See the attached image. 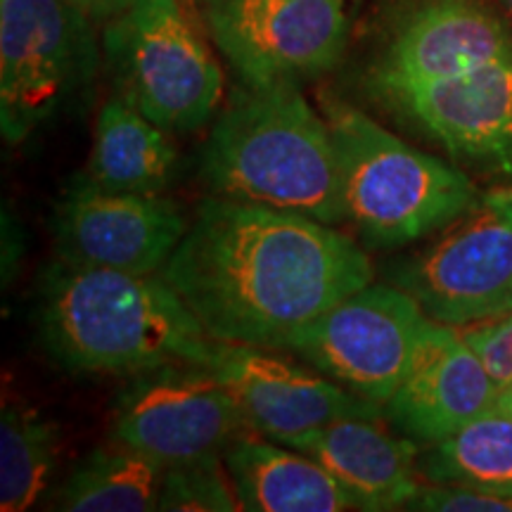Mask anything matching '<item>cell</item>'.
I'll return each instance as SVG.
<instances>
[{
    "instance_id": "cell-2",
    "label": "cell",
    "mask_w": 512,
    "mask_h": 512,
    "mask_svg": "<svg viewBox=\"0 0 512 512\" xmlns=\"http://www.w3.org/2000/svg\"><path fill=\"white\" fill-rule=\"evenodd\" d=\"M36 330L62 368L81 375H138L209 366L216 339L162 275L76 266L57 259L41 275Z\"/></svg>"
},
{
    "instance_id": "cell-24",
    "label": "cell",
    "mask_w": 512,
    "mask_h": 512,
    "mask_svg": "<svg viewBox=\"0 0 512 512\" xmlns=\"http://www.w3.org/2000/svg\"><path fill=\"white\" fill-rule=\"evenodd\" d=\"M465 342L482 358L484 368L494 377L498 389L512 382V311L505 316L482 320L460 328Z\"/></svg>"
},
{
    "instance_id": "cell-15",
    "label": "cell",
    "mask_w": 512,
    "mask_h": 512,
    "mask_svg": "<svg viewBox=\"0 0 512 512\" xmlns=\"http://www.w3.org/2000/svg\"><path fill=\"white\" fill-rule=\"evenodd\" d=\"M498 384L451 325H434L411 373L384 403L394 432L430 446L496 411Z\"/></svg>"
},
{
    "instance_id": "cell-11",
    "label": "cell",
    "mask_w": 512,
    "mask_h": 512,
    "mask_svg": "<svg viewBox=\"0 0 512 512\" xmlns=\"http://www.w3.org/2000/svg\"><path fill=\"white\" fill-rule=\"evenodd\" d=\"M368 102L467 174L512 181V57Z\"/></svg>"
},
{
    "instance_id": "cell-6",
    "label": "cell",
    "mask_w": 512,
    "mask_h": 512,
    "mask_svg": "<svg viewBox=\"0 0 512 512\" xmlns=\"http://www.w3.org/2000/svg\"><path fill=\"white\" fill-rule=\"evenodd\" d=\"M432 320L467 328L512 311V185L482 200L434 233L418 252L384 266Z\"/></svg>"
},
{
    "instance_id": "cell-22",
    "label": "cell",
    "mask_w": 512,
    "mask_h": 512,
    "mask_svg": "<svg viewBox=\"0 0 512 512\" xmlns=\"http://www.w3.org/2000/svg\"><path fill=\"white\" fill-rule=\"evenodd\" d=\"M159 510L164 512H235L242 510L223 456L169 467L164 472Z\"/></svg>"
},
{
    "instance_id": "cell-7",
    "label": "cell",
    "mask_w": 512,
    "mask_h": 512,
    "mask_svg": "<svg viewBox=\"0 0 512 512\" xmlns=\"http://www.w3.org/2000/svg\"><path fill=\"white\" fill-rule=\"evenodd\" d=\"M434 325L411 294L387 280L349 294L280 351L384 406L413 370Z\"/></svg>"
},
{
    "instance_id": "cell-1",
    "label": "cell",
    "mask_w": 512,
    "mask_h": 512,
    "mask_svg": "<svg viewBox=\"0 0 512 512\" xmlns=\"http://www.w3.org/2000/svg\"><path fill=\"white\" fill-rule=\"evenodd\" d=\"M159 275L216 342L283 349L373 283L375 268L366 247L337 226L214 195Z\"/></svg>"
},
{
    "instance_id": "cell-5",
    "label": "cell",
    "mask_w": 512,
    "mask_h": 512,
    "mask_svg": "<svg viewBox=\"0 0 512 512\" xmlns=\"http://www.w3.org/2000/svg\"><path fill=\"white\" fill-rule=\"evenodd\" d=\"M102 43L121 98L164 131L188 136L219 110L221 67L178 0H128Z\"/></svg>"
},
{
    "instance_id": "cell-18",
    "label": "cell",
    "mask_w": 512,
    "mask_h": 512,
    "mask_svg": "<svg viewBox=\"0 0 512 512\" xmlns=\"http://www.w3.org/2000/svg\"><path fill=\"white\" fill-rule=\"evenodd\" d=\"M178 164L171 133L119 98L107 100L95 119L86 174L107 190L162 195Z\"/></svg>"
},
{
    "instance_id": "cell-23",
    "label": "cell",
    "mask_w": 512,
    "mask_h": 512,
    "mask_svg": "<svg viewBox=\"0 0 512 512\" xmlns=\"http://www.w3.org/2000/svg\"><path fill=\"white\" fill-rule=\"evenodd\" d=\"M406 510L432 512H512V496L458 484H422Z\"/></svg>"
},
{
    "instance_id": "cell-20",
    "label": "cell",
    "mask_w": 512,
    "mask_h": 512,
    "mask_svg": "<svg viewBox=\"0 0 512 512\" xmlns=\"http://www.w3.org/2000/svg\"><path fill=\"white\" fill-rule=\"evenodd\" d=\"M422 479L512 496V418L491 411L418 456Z\"/></svg>"
},
{
    "instance_id": "cell-25",
    "label": "cell",
    "mask_w": 512,
    "mask_h": 512,
    "mask_svg": "<svg viewBox=\"0 0 512 512\" xmlns=\"http://www.w3.org/2000/svg\"><path fill=\"white\" fill-rule=\"evenodd\" d=\"M72 3L79 5L93 22L105 24L107 19H112L121 8H124L128 0H72Z\"/></svg>"
},
{
    "instance_id": "cell-8",
    "label": "cell",
    "mask_w": 512,
    "mask_h": 512,
    "mask_svg": "<svg viewBox=\"0 0 512 512\" xmlns=\"http://www.w3.org/2000/svg\"><path fill=\"white\" fill-rule=\"evenodd\" d=\"M93 19L72 0H0V128L19 145L91 83Z\"/></svg>"
},
{
    "instance_id": "cell-19",
    "label": "cell",
    "mask_w": 512,
    "mask_h": 512,
    "mask_svg": "<svg viewBox=\"0 0 512 512\" xmlns=\"http://www.w3.org/2000/svg\"><path fill=\"white\" fill-rule=\"evenodd\" d=\"M164 467L136 448L112 441L88 453L64 482L55 508L67 512L159 510Z\"/></svg>"
},
{
    "instance_id": "cell-14",
    "label": "cell",
    "mask_w": 512,
    "mask_h": 512,
    "mask_svg": "<svg viewBox=\"0 0 512 512\" xmlns=\"http://www.w3.org/2000/svg\"><path fill=\"white\" fill-rule=\"evenodd\" d=\"M209 368L238 399L247 427L271 441L349 418L387 420L384 406L363 399L280 349L216 342Z\"/></svg>"
},
{
    "instance_id": "cell-10",
    "label": "cell",
    "mask_w": 512,
    "mask_h": 512,
    "mask_svg": "<svg viewBox=\"0 0 512 512\" xmlns=\"http://www.w3.org/2000/svg\"><path fill=\"white\" fill-rule=\"evenodd\" d=\"M254 434L238 399L209 366L176 363L133 375L117 396L112 439L157 460L164 470L226 456Z\"/></svg>"
},
{
    "instance_id": "cell-21",
    "label": "cell",
    "mask_w": 512,
    "mask_h": 512,
    "mask_svg": "<svg viewBox=\"0 0 512 512\" xmlns=\"http://www.w3.org/2000/svg\"><path fill=\"white\" fill-rule=\"evenodd\" d=\"M60 456V427L29 403L5 399L0 413V510L24 512L46 494Z\"/></svg>"
},
{
    "instance_id": "cell-16",
    "label": "cell",
    "mask_w": 512,
    "mask_h": 512,
    "mask_svg": "<svg viewBox=\"0 0 512 512\" xmlns=\"http://www.w3.org/2000/svg\"><path fill=\"white\" fill-rule=\"evenodd\" d=\"M278 444L318 460L342 484L356 510H406L422 486L420 444L384 430L382 420H339Z\"/></svg>"
},
{
    "instance_id": "cell-13",
    "label": "cell",
    "mask_w": 512,
    "mask_h": 512,
    "mask_svg": "<svg viewBox=\"0 0 512 512\" xmlns=\"http://www.w3.org/2000/svg\"><path fill=\"white\" fill-rule=\"evenodd\" d=\"M188 228L169 197L107 190L86 171L69 178L50 211L57 259L133 275L162 273Z\"/></svg>"
},
{
    "instance_id": "cell-4",
    "label": "cell",
    "mask_w": 512,
    "mask_h": 512,
    "mask_svg": "<svg viewBox=\"0 0 512 512\" xmlns=\"http://www.w3.org/2000/svg\"><path fill=\"white\" fill-rule=\"evenodd\" d=\"M320 112L337 145L347 223L366 249L394 252L432 238L482 200L465 169L411 145L361 107L320 93Z\"/></svg>"
},
{
    "instance_id": "cell-3",
    "label": "cell",
    "mask_w": 512,
    "mask_h": 512,
    "mask_svg": "<svg viewBox=\"0 0 512 512\" xmlns=\"http://www.w3.org/2000/svg\"><path fill=\"white\" fill-rule=\"evenodd\" d=\"M200 162L214 195L347 223L335 138L294 83H242L211 126Z\"/></svg>"
},
{
    "instance_id": "cell-12",
    "label": "cell",
    "mask_w": 512,
    "mask_h": 512,
    "mask_svg": "<svg viewBox=\"0 0 512 512\" xmlns=\"http://www.w3.org/2000/svg\"><path fill=\"white\" fill-rule=\"evenodd\" d=\"M512 57V19L486 0H406L363 64L366 98Z\"/></svg>"
},
{
    "instance_id": "cell-26",
    "label": "cell",
    "mask_w": 512,
    "mask_h": 512,
    "mask_svg": "<svg viewBox=\"0 0 512 512\" xmlns=\"http://www.w3.org/2000/svg\"><path fill=\"white\" fill-rule=\"evenodd\" d=\"M496 411L503 413V415H508V418H512V382L505 384L501 392H498Z\"/></svg>"
},
{
    "instance_id": "cell-27",
    "label": "cell",
    "mask_w": 512,
    "mask_h": 512,
    "mask_svg": "<svg viewBox=\"0 0 512 512\" xmlns=\"http://www.w3.org/2000/svg\"><path fill=\"white\" fill-rule=\"evenodd\" d=\"M498 5H501V8L505 10V15H508L510 19H512V0H496Z\"/></svg>"
},
{
    "instance_id": "cell-17",
    "label": "cell",
    "mask_w": 512,
    "mask_h": 512,
    "mask_svg": "<svg viewBox=\"0 0 512 512\" xmlns=\"http://www.w3.org/2000/svg\"><path fill=\"white\" fill-rule=\"evenodd\" d=\"M242 510L249 512H344L356 510L342 484L297 448L278 441H235L223 456Z\"/></svg>"
},
{
    "instance_id": "cell-9",
    "label": "cell",
    "mask_w": 512,
    "mask_h": 512,
    "mask_svg": "<svg viewBox=\"0 0 512 512\" xmlns=\"http://www.w3.org/2000/svg\"><path fill=\"white\" fill-rule=\"evenodd\" d=\"M347 3L197 0L211 41L249 86H302L332 72L349 43Z\"/></svg>"
}]
</instances>
